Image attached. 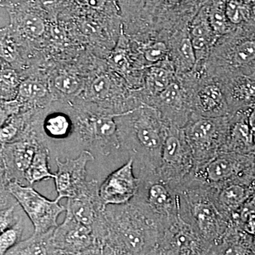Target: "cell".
<instances>
[{
	"mask_svg": "<svg viewBox=\"0 0 255 255\" xmlns=\"http://www.w3.org/2000/svg\"><path fill=\"white\" fill-rule=\"evenodd\" d=\"M229 124L230 115L206 117L192 114L183 130L192 152L194 169L221 152L227 137Z\"/></svg>",
	"mask_w": 255,
	"mask_h": 255,
	"instance_id": "obj_5",
	"label": "cell"
},
{
	"mask_svg": "<svg viewBox=\"0 0 255 255\" xmlns=\"http://www.w3.org/2000/svg\"><path fill=\"white\" fill-rule=\"evenodd\" d=\"M87 4L93 9H101L105 5L106 0H85Z\"/></svg>",
	"mask_w": 255,
	"mask_h": 255,
	"instance_id": "obj_39",
	"label": "cell"
},
{
	"mask_svg": "<svg viewBox=\"0 0 255 255\" xmlns=\"http://www.w3.org/2000/svg\"><path fill=\"white\" fill-rule=\"evenodd\" d=\"M189 31L195 51L196 65H204L219 38L209 22L204 5L189 23Z\"/></svg>",
	"mask_w": 255,
	"mask_h": 255,
	"instance_id": "obj_20",
	"label": "cell"
},
{
	"mask_svg": "<svg viewBox=\"0 0 255 255\" xmlns=\"http://www.w3.org/2000/svg\"><path fill=\"white\" fill-rule=\"evenodd\" d=\"M248 121H249L250 127L251 128L255 142V105L253 106L250 110Z\"/></svg>",
	"mask_w": 255,
	"mask_h": 255,
	"instance_id": "obj_37",
	"label": "cell"
},
{
	"mask_svg": "<svg viewBox=\"0 0 255 255\" xmlns=\"http://www.w3.org/2000/svg\"><path fill=\"white\" fill-rule=\"evenodd\" d=\"M21 207L18 201H16L13 204L1 208L0 211V231L2 233L5 230L13 227L15 225L21 222L20 214L17 212L20 211Z\"/></svg>",
	"mask_w": 255,
	"mask_h": 255,
	"instance_id": "obj_31",
	"label": "cell"
},
{
	"mask_svg": "<svg viewBox=\"0 0 255 255\" xmlns=\"http://www.w3.org/2000/svg\"><path fill=\"white\" fill-rule=\"evenodd\" d=\"M111 81L106 76H100L94 80L91 87L92 97L97 101H105L110 97Z\"/></svg>",
	"mask_w": 255,
	"mask_h": 255,
	"instance_id": "obj_33",
	"label": "cell"
},
{
	"mask_svg": "<svg viewBox=\"0 0 255 255\" xmlns=\"http://www.w3.org/2000/svg\"><path fill=\"white\" fill-rule=\"evenodd\" d=\"M117 124L121 148L133 159L138 174L158 170L168 125L158 110L142 104L119 116Z\"/></svg>",
	"mask_w": 255,
	"mask_h": 255,
	"instance_id": "obj_2",
	"label": "cell"
},
{
	"mask_svg": "<svg viewBox=\"0 0 255 255\" xmlns=\"http://www.w3.org/2000/svg\"><path fill=\"white\" fill-rule=\"evenodd\" d=\"M169 59L173 65L177 76L192 71L196 58L189 35V26L175 30L169 34Z\"/></svg>",
	"mask_w": 255,
	"mask_h": 255,
	"instance_id": "obj_21",
	"label": "cell"
},
{
	"mask_svg": "<svg viewBox=\"0 0 255 255\" xmlns=\"http://www.w3.org/2000/svg\"><path fill=\"white\" fill-rule=\"evenodd\" d=\"M177 79L175 70L169 59L151 67L146 75L145 87L150 105L152 100Z\"/></svg>",
	"mask_w": 255,
	"mask_h": 255,
	"instance_id": "obj_24",
	"label": "cell"
},
{
	"mask_svg": "<svg viewBox=\"0 0 255 255\" xmlns=\"http://www.w3.org/2000/svg\"><path fill=\"white\" fill-rule=\"evenodd\" d=\"M50 150L43 145L38 146L31 164L25 174V180L29 185L46 179H55V174L52 173L48 167Z\"/></svg>",
	"mask_w": 255,
	"mask_h": 255,
	"instance_id": "obj_26",
	"label": "cell"
},
{
	"mask_svg": "<svg viewBox=\"0 0 255 255\" xmlns=\"http://www.w3.org/2000/svg\"><path fill=\"white\" fill-rule=\"evenodd\" d=\"M226 2L227 0H208L204 4L209 22L219 38L235 28L226 14Z\"/></svg>",
	"mask_w": 255,
	"mask_h": 255,
	"instance_id": "obj_27",
	"label": "cell"
},
{
	"mask_svg": "<svg viewBox=\"0 0 255 255\" xmlns=\"http://www.w3.org/2000/svg\"><path fill=\"white\" fill-rule=\"evenodd\" d=\"M208 0H150V6L158 23L159 33L170 34L189 26Z\"/></svg>",
	"mask_w": 255,
	"mask_h": 255,
	"instance_id": "obj_14",
	"label": "cell"
},
{
	"mask_svg": "<svg viewBox=\"0 0 255 255\" xmlns=\"http://www.w3.org/2000/svg\"><path fill=\"white\" fill-rule=\"evenodd\" d=\"M40 1L44 7L53 8L59 3L60 0H40Z\"/></svg>",
	"mask_w": 255,
	"mask_h": 255,
	"instance_id": "obj_40",
	"label": "cell"
},
{
	"mask_svg": "<svg viewBox=\"0 0 255 255\" xmlns=\"http://www.w3.org/2000/svg\"></svg>",
	"mask_w": 255,
	"mask_h": 255,
	"instance_id": "obj_42",
	"label": "cell"
},
{
	"mask_svg": "<svg viewBox=\"0 0 255 255\" xmlns=\"http://www.w3.org/2000/svg\"><path fill=\"white\" fill-rule=\"evenodd\" d=\"M216 199L221 213L231 222L233 214L255 193V184L249 185L235 180L216 188Z\"/></svg>",
	"mask_w": 255,
	"mask_h": 255,
	"instance_id": "obj_22",
	"label": "cell"
},
{
	"mask_svg": "<svg viewBox=\"0 0 255 255\" xmlns=\"http://www.w3.org/2000/svg\"><path fill=\"white\" fill-rule=\"evenodd\" d=\"M169 36H164L158 40L145 45L142 56L150 64H158L169 59Z\"/></svg>",
	"mask_w": 255,
	"mask_h": 255,
	"instance_id": "obj_28",
	"label": "cell"
},
{
	"mask_svg": "<svg viewBox=\"0 0 255 255\" xmlns=\"http://www.w3.org/2000/svg\"><path fill=\"white\" fill-rule=\"evenodd\" d=\"M92 228L99 255H155L164 224L132 199L107 206Z\"/></svg>",
	"mask_w": 255,
	"mask_h": 255,
	"instance_id": "obj_1",
	"label": "cell"
},
{
	"mask_svg": "<svg viewBox=\"0 0 255 255\" xmlns=\"http://www.w3.org/2000/svg\"><path fill=\"white\" fill-rule=\"evenodd\" d=\"M219 80L222 84L231 114L255 105V75L236 74Z\"/></svg>",
	"mask_w": 255,
	"mask_h": 255,
	"instance_id": "obj_18",
	"label": "cell"
},
{
	"mask_svg": "<svg viewBox=\"0 0 255 255\" xmlns=\"http://www.w3.org/2000/svg\"><path fill=\"white\" fill-rule=\"evenodd\" d=\"M55 228L41 234H33L25 241H21L8 251L9 255H58L53 235Z\"/></svg>",
	"mask_w": 255,
	"mask_h": 255,
	"instance_id": "obj_25",
	"label": "cell"
},
{
	"mask_svg": "<svg viewBox=\"0 0 255 255\" xmlns=\"http://www.w3.org/2000/svg\"><path fill=\"white\" fill-rule=\"evenodd\" d=\"M205 68L219 80L236 74L255 75V21L220 37Z\"/></svg>",
	"mask_w": 255,
	"mask_h": 255,
	"instance_id": "obj_4",
	"label": "cell"
},
{
	"mask_svg": "<svg viewBox=\"0 0 255 255\" xmlns=\"http://www.w3.org/2000/svg\"><path fill=\"white\" fill-rule=\"evenodd\" d=\"M210 255H255V236L231 223L221 241Z\"/></svg>",
	"mask_w": 255,
	"mask_h": 255,
	"instance_id": "obj_23",
	"label": "cell"
},
{
	"mask_svg": "<svg viewBox=\"0 0 255 255\" xmlns=\"http://www.w3.org/2000/svg\"><path fill=\"white\" fill-rule=\"evenodd\" d=\"M216 191L191 176L177 189L181 217L213 247L221 241L231 224L217 205Z\"/></svg>",
	"mask_w": 255,
	"mask_h": 255,
	"instance_id": "obj_3",
	"label": "cell"
},
{
	"mask_svg": "<svg viewBox=\"0 0 255 255\" xmlns=\"http://www.w3.org/2000/svg\"><path fill=\"white\" fill-rule=\"evenodd\" d=\"M1 80L5 85L9 87H15L18 83L17 75L11 70H6L2 72Z\"/></svg>",
	"mask_w": 255,
	"mask_h": 255,
	"instance_id": "obj_35",
	"label": "cell"
},
{
	"mask_svg": "<svg viewBox=\"0 0 255 255\" xmlns=\"http://www.w3.org/2000/svg\"><path fill=\"white\" fill-rule=\"evenodd\" d=\"M23 31L28 36L37 38L41 36L45 31L44 21L41 17L35 14H26L22 21Z\"/></svg>",
	"mask_w": 255,
	"mask_h": 255,
	"instance_id": "obj_32",
	"label": "cell"
},
{
	"mask_svg": "<svg viewBox=\"0 0 255 255\" xmlns=\"http://www.w3.org/2000/svg\"><path fill=\"white\" fill-rule=\"evenodd\" d=\"M3 57L7 60H11L14 58V49L12 46L7 43V44L3 45L1 48Z\"/></svg>",
	"mask_w": 255,
	"mask_h": 255,
	"instance_id": "obj_36",
	"label": "cell"
},
{
	"mask_svg": "<svg viewBox=\"0 0 255 255\" xmlns=\"http://www.w3.org/2000/svg\"><path fill=\"white\" fill-rule=\"evenodd\" d=\"M100 184L96 179L88 181L87 187L78 196L68 199L66 211L70 212L78 222L92 226L105 209L100 196Z\"/></svg>",
	"mask_w": 255,
	"mask_h": 255,
	"instance_id": "obj_17",
	"label": "cell"
},
{
	"mask_svg": "<svg viewBox=\"0 0 255 255\" xmlns=\"http://www.w3.org/2000/svg\"><path fill=\"white\" fill-rule=\"evenodd\" d=\"M137 177L140 183L132 199L167 226L179 215L177 189L164 180L157 170L140 173Z\"/></svg>",
	"mask_w": 255,
	"mask_h": 255,
	"instance_id": "obj_6",
	"label": "cell"
},
{
	"mask_svg": "<svg viewBox=\"0 0 255 255\" xmlns=\"http://www.w3.org/2000/svg\"><path fill=\"white\" fill-rule=\"evenodd\" d=\"M140 179L134 174L133 159L110 174L100 187V196L105 206L129 202L136 194Z\"/></svg>",
	"mask_w": 255,
	"mask_h": 255,
	"instance_id": "obj_16",
	"label": "cell"
},
{
	"mask_svg": "<svg viewBox=\"0 0 255 255\" xmlns=\"http://www.w3.org/2000/svg\"><path fill=\"white\" fill-rule=\"evenodd\" d=\"M251 108L230 114L228 135L221 152L255 153L254 137L248 121Z\"/></svg>",
	"mask_w": 255,
	"mask_h": 255,
	"instance_id": "obj_19",
	"label": "cell"
},
{
	"mask_svg": "<svg viewBox=\"0 0 255 255\" xmlns=\"http://www.w3.org/2000/svg\"><path fill=\"white\" fill-rule=\"evenodd\" d=\"M14 196L25 214L33 224V234L48 232L58 226V216L66 211L65 206L59 204V200H49L35 190L31 185L24 186L18 182H1Z\"/></svg>",
	"mask_w": 255,
	"mask_h": 255,
	"instance_id": "obj_9",
	"label": "cell"
},
{
	"mask_svg": "<svg viewBox=\"0 0 255 255\" xmlns=\"http://www.w3.org/2000/svg\"><path fill=\"white\" fill-rule=\"evenodd\" d=\"M150 106L158 110L167 125L182 128L194 114L191 92L177 78L152 100Z\"/></svg>",
	"mask_w": 255,
	"mask_h": 255,
	"instance_id": "obj_12",
	"label": "cell"
},
{
	"mask_svg": "<svg viewBox=\"0 0 255 255\" xmlns=\"http://www.w3.org/2000/svg\"><path fill=\"white\" fill-rule=\"evenodd\" d=\"M47 95L46 87L40 82L27 80L20 85L18 96L23 102L36 101L44 98Z\"/></svg>",
	"mask_w": 255,
	"mask_h": 255,
	"instance_id": "obj_29",
	"label": "cell"
},
{
	"mask_svg": "<svg viewBox=\"0 0 255 255\" xmlns=\"http://www.w3.org/2000/svg\"><path fill=\"white\" fill-rule=\"evenodd\" d=\"M54 85L58 91L66 95L75 93L80 87L78 80L68 75H60L55 78Z\"/></svg>",
	"mask_w": 255,
	"mask_h": 255,
	"instance_id": "obj_34",
	"label": "cell"
},
{
	"mask_svg": "<svg viewBox=\"0 0 255 255\" xmlns=\"http://www.w3.org/2000/svg\"><path fill=\"white\" fill-rule=\"evenodd\" d=\"M238 1H239V2L242 3V4L253 5L254 0H238Z\"/></svg>",
	"mask_w": 255,
	"mask_h": 255,
	"instance_id": "obj_41",
	"label": "cell"
},
{
	"mask_svg": "<svg viewBox=\"0 0 255 255\" xmlns=\"http://www.w3.org/2000/svg\"><path fill=\"white\" fill-rule=\"evenodd\" d=\"M55 228L53 244L58 255H99L92 226L78 222L68 211Z\"/></svg>",
	"mask_w": 255,
	"mask_h": 255,
	"instance_id": "obj_11",
	"label": "cell"
},
{
	"mask_svg": "<svg viewBox=\"0 0 255 255\" xmlns=\"http://www.w3.org/2000/svg\"><path fill=\"white\" fill-rule=\"evenodd\" d=\"M95 157L89 150H85L75 159L67 158L61 162L59 157H55L58 170L54 179L55 188L58 193L56 199H70L78 196L87 187V165L89 162H94Z\"/></svg>",
	"mask_w": 255,
	"mask_h": 255,
	"instance_id": "obj_13",
	"label": "cell"
},
{
	"mask_svg": "<svg viewBox=\"0 0 255 255\" xmlns=\"http://www.w3.org/2000/svg\"><path fill=\"white\" fill-rule=\"evenodd\" d=\"M243 230L249 234L255 236V218L248 221L243 226Z\"/></svg>",
	"mask_w": 255,
	"mask_h": 255,
	"instance_id": "obj_38",
	"label": "cell"
},
{
	"mask_svg": "<svg viewBox=\"0 0 255 255\" xmlns=\"http://www.w3.org/2000/svg\"><path fill=\"white\" fill-rule=\"evenodd\" d=\"M122 114H95L80 121L77 132L81 150H89L98 158L116 155L122 151L115 121Z\"/></svg>",
	"mask_w": 255,
	"mask_h": 255,
	"instance_id": "obj_7",
	"label": "cell"
},
{
	"mask_svg": "<svg viewBox=\"0 0 255 255\" xmlns=\"http://www.w3.org/2000/svg\"><path fill=\"white\" fill-rule=\"evenodd\" d=\"M23 226L22 222L5 230L0 236V255H4L11 248L21 241Z\"/></svg>",
	"mask_w": 255,
	"mask_h": 255,
	"instance_id": "obj_30",
	"label": "cell"
},
{
	"mask_svg": "<svg viewBox=\"0 0 255 255\" xmlns=\"http://www.w3.org/2000/svg\"><path fill=\"white\" fill-rule=\"evenodd\" d=\"M212 247L179 214L164 228L155 255H210Z\"/></svg>",
	"mask_w": 255,
	"mask_h": 255,
	"instance_id": "obj_10",
	"label": "cell"
},
{
	"mask_svg": "<svg viewBox=\"0 0 255 255\" xmlns=\"http://www.w3.org/2000/svg\"><path fill=\"white\" fill-rule=\"evenodd\" d=\"M40 145L36 139L1 144V182H22Z\"/></svg>",
	"mask_w": 255,
	"mask_h": 255,
	"instance_id": "obj_15",
	"label": "cell"
},
{
	"mask_svg": "<svg viewBox=\"0 0 255 255\" xmlns=\"http://www.w3.org/2000/svg\"><path fill=\"white\" fill-rule=\"evenodd\" d=\"M194 167L190 145L182 128L168 126L161 155L159 174L176 189Z\"/></svg>",
	"mask_w": 255,
	"mask_h": 255,
	"instance_id": "obj_8",
	"label": "cell"
}]
</instances>
